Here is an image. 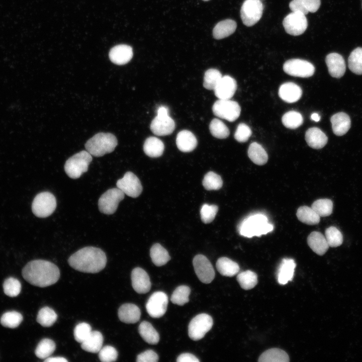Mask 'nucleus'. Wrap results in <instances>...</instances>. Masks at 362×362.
<instances>
[{"instance_id":"obj_1","label":"nucleus","mask_w":362,"mask_h":362,"mask_svg":"<svg viewBox=\"0 0 362 362\" xmlns=\"http://www.w3.org/2000/svg\"><path fill=\"white\" fill-rule=\"evenodd\" d=\"M22 273L24 279L30 284L42 288L55 284L60 277L58 267L53 263L42 259L29 262Z\"/></svg>"},{"instance_id":"obj_2","label":"nucleus","mask_w":362,"mask_h":362,"mask_svg":"<svg viewBox=\"0 0 362 362\" xmlns=\"http://www.w3.org/2000/svg\"><path fill=\"white\" fill-rule=\"evenodd\" d=\"M68 262L71 267L79 272L97 273L106 266L107 257L105 253L100 248L87 246L72 254Z\"/></svg>"},{"instance_id":"obj_3","label":"nucleus","mask_w":362,"mask_h":362,"mask_svg":"<svg viewBox=\"0 0 362 362\" xmlns=\"http://www.w3.org/2000/svg\"><path fill=\"white\" fill-rule=\"evenodd\" d=\"M273 228V225L268 223L265 215L257 214L245 219L239 225L238 231L241 235L251 238L266 234L272 231Z\"/></svg>"},{"instance_id":"obj_4","label":"nucleus","mask_w":362,"mask_h":362,"mask_svg":"<svg viewBox=\"0 0 362 362\" xmlns=\"http://www.w3.org/2000/svg\"><path fill=\"white\" fill-rule=\"evenodd\" d=\"M118 144L115 136L110 133H99L90 138L85 147L92 155L100 157L113 151Z\"/></svg>"},{"instance_id":"obj_5","label":"nucleus","mask_w":362,"mask_h":362,"mask_svg":"<svg viewBox=\"0 0 362 362\" xmlns=\"http://www.w3.org/2000/svg\"><path fill=\"white\" fill-rule=\"evenodd\" d=\"M92 156L87 151L82 150L69 157L64 164L66 173L72 179L80 177L87 171L92 160Z\"/></svg>"},{"instance_id":"obj_6","label":"nucleus","mask_w":362,"mask_h":362,"mask_svg":"<svg viewBox=\"0 0 362 362\" xmlns=\"http://www.w3.org/2000/svg\"><path fill=\"white\" fill-rule=\"evenodd\" d=\"M168 109L165 106L159 107L157 116L150 124L151 131L156 135L165 136L172 133L175 127L174 120L168 115Z\"/></svg>"},{"instance_id":"obj_7","label":"nucleus","mask_w":362,"mask_h":362,"mask_svg":"<svg viewBox=\"0 0 362 362\" xmlns=\"http://www.w3.org/2000/svg\"><path fill=\"white\" fill-rule=\"evenodd\" d=\"M56 207L55 196L48 192L37 194L32 204V210L34 214L40 218H46L51 215Z\"/></svg>"},{"instance_id":"obj_8","label":"nucleus","mask_w":362,"mask_h":362,"mask_svg":"<svg viewBox=\"0 0 362 362\" xmlns=\"http://www.w3.org/2000/svg\"><path fill=\"white\" fill-rule=\"evenodd\" d=\"M213 324L211 316L206 313L199 314L194 317L189 324V336L193 340H199L210 331Z\"/></svg>"},{"instance_id":"obj_9","label":"nucleus","mask_w":362,"mask_h":362,"mask_svg":"<svg viewBox=\"0 0 362 362\" xmlns=\"http://www.w3.org/2000/svg\"><path fill=\"white\" fill-rule=\"evenodd\" d=\"M212 111L216 116L233 122L240 116L241 108L235 101L230 99H219L213 104Z\"/></svg>"},{"instance_id":"obj_10","label":"nucleus","mask_w":362,"mask_h":362,"mask_svg":"<svg viewBox=\"0 0 362 362\" xmlns=\"http://www.w3.org/2000/svg\"><path fill=\"white\" fill-rule=\"evenodd\" d=\"M263 6L260 0H245L240 10V16L244 25L250 27L261 18Z\"/></svg>"},{"instance_id":"obj_11","label":"nucleus","mask_w":362,"mask_h":362,"mask_svg":"<svg viewBox=\"0 0 362 362\" xmlns=\"http://www.w3.org/2000/svg\"><path fill=\"white\" fill-rule=\"evenodd\" d=\"M125 194L119 189L113 188L107 190L100 198L98 201L99 210L103 214H114L119 202L124 198Z\"/></svg>"},{"instance_id":"obj_12","label":"nucleus","mask_w":362,"mask_h":362,"mask_svg":"<svg viewBox=\"0 0 362 362\" xmlns=\"http://www.w3.org/2000/svg\"><path fill=\"white\" fill-rule=\"evenodd\" d=\"M283 70L290 75L305 78L314 74L315 67L309 61L297 58L286 61L283 65Z\"/></svg>"},{"instance_id":"obj_13","label":"nucleus","mask_w":362,"mask_h":362,"mask_svg":"<svg viewBox=\"0 0 362 362\" xmlns=\"http://www.w3.org/2000/svg\"><path fill=\"white\" fill-rule=\"evenodd\" d=\"M306 15L298 12H292L283 21L286 32L293 36L302 34L307 29L308 22Z\"/></svg>"},{"instance_id":"obj_14","label":"nucleus","mask_w":362,"mask_h":362,"mask_svg":"<svg viewBox=\"0 0 362 362\" xmlns=\"http://www.w3.org/2000/svg\"><path fill=\"white\" fill-rule=\"evenodd\" d=\"M168 301V297L165 293L155 292L149 297L146 304V311L151 317L160 318L166 312Z\"/></svg>"},{"instance_id":"obj_15","label":"nucleus","mask_w":362,"mask_h":362,"mask_svg":"<svg viewBox=\"0 0 362 362\" xmlns=\"http://www.w3.org/2000/svg\"><path fill=\"white\" fill-rule=\"evenodd\" d=\"M195 272L201 282L210 283L214 279L215 271L212 263L204 255H196L193 260Z\"/></svg>"},{"instance_id":"obj_16","label":"nucleus","mask_w":362,"mask_h":362,"mask_svg":"<svg viewBox=\"0 0 362 362\" xmlns=\"http://www.w3.org/2000/svg\"><path fill=\"white\" fill-rule=\"evenodd\" d=\"M117 187L126 195L136 198L142 191V187L138 177L131 171H128L123 177L117 180Z\"/></svg>"},{"instance_id":"obj_17","label":"nucleus","mask_w":362,"mask_h":362,"mask_svg":"<svg viewBox=\"0 0 362 362\" xmlns=\"http://www.w3.org/2000/svg\"><path fill=\"white\" fill-rule=\"evenodd\" d=\"M132 286L134 290L139 294L148 292L151 286L150 278L147 273L142 268H134L131 272Z\"/></svg>"},{"instance_id":"obj_18","label":"nucleus","mask_w":362,"mask_h":362,"mask_svg":"<svg viewBox=\"0 0 362 362\" xmlns=\"http://www.w3.org/2000/svg\"><path fill=\"white\" fill-rule=\"evenodd\" d=\"M237 89L236 80L229 75L222 76L214 89L219 99H230Z\"/></svg>"},{"instance_id":"obj_19","label":"nucleus","mask_w":362,"mask_h":362,"mask_svg":"<svg viewBox=\"0 0 362 362\" xmlns=\"http://www.w3.org/2000/svg\"><path fill=\"white\" fill-rule=\"evenodd\" d=\"M325 62L329 73L333 77L339 78L344 74L345 62L340 54L337 53H329L326 57Z\"/></svg>"},{"instance_id":"obj_20","label":"nucleus","mask_w":362,"mask_h":362,"mask_svg":"<svg viewBox=\"0 0 362 362\" xmlns=\"http://www.w3.org/2000/svg\"><path fill=\"white\" fill-rule=\"evenodd\" d=\"M133 55L131 46L121 44L113 47L110 51L109 56L110 60L117 65H124L129 62Z\"/></svg>"},{"instance_id":"obj_21","label":"nucleus","mask_w":362,"mask_h":362,"mask_svg":"<svg viewBox=\"0 0 362 362\" xmlns=\"http://www.w3.org/2000/svg\"><path fill=\"white\" fill-rule=\"evenodd\" d=\"M296 264L292 258H283L278 268L276 277L278 283L285 285L292 280Z\"/></svg>"},{"instance_id":"obj_22","label":"nucleus","mask_w":362,"mask_h":362,"mask_svg":"<svg viewBox=\"0 0 362 362\" xmlns=\"http://www.w3.org/2000/svg\"><path fill=\"white\" fill-rule=\"evenodd\" d=\"M279 96L284 101L288 103H293L301 98L302 90L297 84L287 82L283 83L279 89Z\"/></svg>"},{"instance_id":"obj_23","label":"nucleus","mask_w":362,"mask_h":362,"mask_svg":"<svg viewBox=\"0 0 362 362\" xmlns=\"http://www.w3.org/2000/svg\"><path fill=\"white\" fill-rule=\"evenodd\" d=\"M118 315L120 320L124 323H135L140 320L141 311L137 305L132 303H126L120 307Z\"/></svg>"},{"instance_id":"obj_24","label":"nucleus","mask_w":362,"mask_h":362,"mask_svg":"<svg viewBox=\"0 0 362 362\" xmlns=\"http://www.w3.org/2000/svg\"><path fill=\"white\" fill-rule=\"evenodd\" d=\"M333 133L337 136L346 134L350 128L351 121L349 116L343 112L334 114L330 118Z\"/></svg>"},{"instance_id":"obj_25","label":"nucleus","mask_w":362,"mask_h":362,"mask_svg":"<svg viewBox=\"0 0 362 362\" xmlns=\"http://www.w3.org/2000/svg\"><path fill=\"white\" fill-rule=\"evenodd\" d=\"M178 149L183 152H191L197 145V140L191 131L184 130L178 132L176 138Z\"/></svg>"},{"instance_id":"obj_26","label":"nucleus","mask_w":362,"mask_h":362,"mask_svg":"<svg viewBox=\"0 0 362 362\" xmlns=\"http://www.w3.org/2000/svg\"><path fill=\"white\" fill-rule=\"evenodd\" d=\"M305 140L310 147L321 149L327 144L328 138L319 128L312 127L306 131Z\"/></svg>"},{"instance_id":"obj_27","label":"nucleus","mask_w":362,"mask_h":362,"mask_svg":"<svg viewBox=\"0 0 362 362\" xmlns=\"http://www.w3.org/2000/svg\"><path fill=\"white\" fill-rule=\"evenodd\" d=\"M307 243L311 249L319 255L324 254L329 247L325 237L318 231H313L309 235Z\"/></svg>"},{"instance_id":"obj_28","label":"nucleus","mask_w":362,"mask_h":362,"mask_svg":"<svg viewBox=\"0 0 362 362\" xmlns=\"http://www.w3.org/2000/svg\"><path fill=\"white\" fill-rule=\"evenodd\" d=\"M320 0H292L289 7L292 12H298L305 15L308 13H315L319 8Z\"/></svg>"},{"instance_id":"obj_29","label":"nucleus","mask_w":362,"mask_h":362,"mask_svg":"<svg viewBox=\"0 0 362 362\" xmlns=\"http://www.w3.org/2000/svg\"><path fill=\"white\" fill-rule=\"evenodd\" d=\"M103 336L98 331H92L89 336L81 343V348L87 352H99L102 347Z\"/></svg>"},{"instance_id":"obj_30","label":"nucleus","mask_w":362,"mask_h":362,"mask_svg":"<svg viewBox=\"0 0 362 362\" xmlns=\"http://www.w3.org/2000/svg\"><path fill=\"white\" fill-rule=\"evenodd\" d=\"M237 24L235 21L226 19L218 23L213 30V35L216 39H221L232 34L236 30Z\"/></svg>"},{"instance_id":"obj_31","label":"nucleus","mask_w":362,"mask_h":362,"mask_svg":"<svg viewBox=\"0 0 362 362\" xmlns=\"http://www.w3.org/2000/svg\"><path fill=\"white\" fill-rule=\"evenodd\" d=\"M216 266L219 273L225 277H233L237 274L240 269L237 263L226 257H220Z\"/></svg>"},{"instance_id":"obj_32","label":"nucleus","mask_w":362,"mask_h":362,"mask_svg":"<svg viewBox=\"0 0 362 362\" xmlns=\"http://www.w3.org/2000/svg\"><path fill=\"white\" fill-rule=\"evenodd\" d=\"M164 145L163 142L155 137L147 138L144 143L143 150L145 153L150 157H158L163 152Z\"/></svg>"},{"instance_id":"obj_33","label":"nucleus","mask_w":362,"mask_h":362,"mask_svg":"<svg viewBox=\"0 0 362 362\" xmlns=\"http://www.w3.org/2000/svg\"><path fill=\"white\" fill-rule=\"evenodd\" d=\"M140 335L143 340L150 344H156L159 340V335L149 322L142 321L138 327Z\"/></svg>"},{"instance_id":"obj_34","label":"nucleus","mask_w":362,"mask_h":362,"mask_svg":"<svg viewBox=\"0 0 362 362\" xmlns=\"http://www.w3.org/2000/svg\"><path fill=\"white\" fill-rule=\"evenodd\" d=\"M248 156L255 164L262 165L268 160V155L263 147L257 142L251 143L248 149Z\"/></svg>"},{"instance_id":"obj_35","label":"nucleus","mask_w":362,"mask_h":362,"mask_svg":"<svg viewBox=\"0 0 362 362\" xmlns=\"http://www.w3.org/2000/svg\"><path fill=\"white\" fill-rule=\"evenodd\" d=\"M289 356L284 350L273 348L264 351L259 357V362H288Z\"/></svg>"},{"instance_id":"obj_36","label":"nucleus","mask_w":362,"mask_h":362,"mask_svg":"<svg viewBox=\"0 0 362 362\" xmlns=\"http://www.w3.org/2000/svg\"><path fill=\"white\" fill-rule=\"evenodd\" d=\"M150 255L153 263L157 266L165 264L170 259L168 251L159 243L152 246Z\"/></svg>"},{"instance_id":"obj_37","label":"nucleus","mask_w":362,"mask_h":362,"mask_svg":"<svg viewBox=\"0 0 362 362\" xmlns=\"http://www.w3.org/2000/svg\"><path fill=\"white\" fill-rule=\"evenodd\" d=\"M296 215L299 221L308 225L317 224L320 219V217L311 207L306 206L299 207Z\"/></svg>"},{"instance_id":"obj_38","label":"nucleus","mask_w":362,"mask_h":362,"mask_svg":"<svg viewBox=\"0 0 362 362\" xmlns=\"http://www.w3.org/2000/svg\"><path fill=\"white\" fill-rule=\"evenodd\" d=\"M55 348L56 345L53 340L49 338H44L38 344L35 353L38 358L46 359L53 353Z\"/></svg>"},{"instance_id":"obj_39","label":"nucleus","mask_w":362,"mask_h":362,"mask_svg":"<svg viewBox=\"0 0 362 362\" xmlns=\"http://www.w3.org/2000/svg\"><path fill=\"white\" fill-rule=\"evenodd\" d=\"M237 280L240 287L245 290L253 288L258 282L256 274L250 270L238 274L237 276Z\"/></svg>"},{"instance_id":"obj_40","label":"nucleus","mask_w":362,"mask_h":362,"mask_svg":"<svg viewBox=\"0 0 362 362\" xmlns=\"http://www.w3.org/2000/svg\"><path fill=\"white\" fill-rule=\"evenodd\" d=\"M57 319V314L52 309L44 307L39 311L36 320L41 325L47 327L51 326Z\"/></svg>"},{"instance_id":"obj_41","label":"nucleus","mask_w":362,"mask_h":362,"mask_svg":"<svg viewBox=\"0 0 362 362\" xmlns=\"http://www.w3.org/2000/svg\"><path fill=\"white\" fill-rule=\"evenodd\" d=\"M348 66L353 73L362 74V47H357L351 52L348 58Z\"/></svg>"},{"instance_id":"obj_42","label":"nucleus","mask_w":362,"mask_h":362,"mask_svg":"<svg viewBox=\"0 0 362 362\" xmlns=\"http://www.w3.org/2000/svg\"><path fill=\"white\" fill-rule=\"evenodd\" d=\"M282 122L286 128L295 129L303 124V118L300 113L295 111H290L283 116Z\"/></svg>"},{"instance_id":"obj_43","label":"nucleus","mask_w":362,"mask_h":362,"mask_svg":"<svg viewBox=\"0 0 362 362\" xmlns=\"http://www.w3.org/2000/svg\"><path fill=\"white\" fill-rule=\"evenodd\" d=\"M190 288L185 285L177 287L171 295L170 300L174 304L183 306L189 301Z\"/></svg>"},{"instance_id":"obj_44","label":"nucleus","mask_w":362,"mask_h":362,"mask_svg":"<svg viewBox=\"0 0 362 362\" xmlns=\"http://www.w3.org/2000/svg\"><path fill=\"white\" fill-rule=\"evenodd\" d=\"M311 208L320 217H327L332 212L333 203L328 199H318L313 203Z\"/></svg>"},{"instance_id":"obj_45","label":"nucleus","mask_w":362,"mask_h":362,"mask_svg":"<svg viewBox=\"0 0 362 362\" xmlns=\"http://www.w3.org/2000/svg\"><path fill=\"white\" fill-rule=\"evenodd\" d=\"M23 319V316L20 313L15 311H9L3 314L0 322L4 327L14 328L20 324Z\"/></svg>"},{"instance_id":"obj_46","label":"nucleus","mask_w":362,"mask_h":362,"mask_svg":"<svg viewBox=\"0 0 362 362\" xmlns=\"http://www.w3.org/2000/svg\"><path fill=\"white\" fill-rule=\"evenodd\" d=\"M209 129L212 135L218 139H225L230 134L227 126L221 120L215 118L210 122Z\"/></svg>"},{"instance_id":"obj_47","label":"nucleus","mask_w":362,"mask_h":362,"mask_svg":"<svg viewBox=\"0 0 362 362\" xmlns=\"http://www.w3.org/2000/svg\"><path fill=\"white\" fill-rule=\"evenodd\" d=\"M202 184L207 190H218L222 188L223 181L219 175L213 171H209L205 175Z\"/></svg>"},{"instance_id":"obj_48","label":"nucleus","mask_w":362,"mask_h":362,"mask_svg":"<svg viewBox=\"0 0 362 362\" xmlns=\"http://www.w3.org/2000/svg\"><path fill=\"white\" fill-rule=\"evenodd\" d=\"M222 76L221 72L216 69L211 68L207 70L204 74V87L209 90H214Z\"/></svg>"},{"instance_id":"obj_49","label":"nucleus","mask_w":362,"mask_h":362,"mask_svg":"<svg viewBox=\"0 0 362 362\" xmlns=\"http://www.w3.org/2000/svg\"><path fill=\"white\" fill-rule=\"evenodd\" d=\"M325 237L329 247H336L343 242L341 232L334 226H330L325 230Z\"/></svg>"},{"instance_id":"obj_50","label":"nucleus","mask_w":362,"mask_h":362,"mask_svg":"<svg viewBox=\"0 0 362 362\" xmlns=\"http://www.w3.org/2000/svg\"><path fill=\"white\" fill-rule=\"evenodd\" d=\"M3 289L6 295L11 297H15L20 294L21 284L18 280L10 277L4 281Z\"/></svg>"},{"instance_id":"obj_51","label":"nucleus","mask_w":362,"mask_h":362,"mask_svg":"<svg viewBox=\"0 0 362 362\" xmlns=\"http://www.w3.org/2000/svg\"><path fill=\"white\" fill-rule=\"evenodd\" d=\"M218 211V207L215 205L204 204L200 210L201 219L205 224L211 223L214 219Z\"/></svg>"},{"instance_id":"obj_52","label":"nucleus","mask_w":362,"mask_h":362,"mask_svg":"<svg viewBox=\"0 0 362 362\" xmlns=\"http://www.w3.org/2000/svg\"><path fill=\"white\" fill-rule=\"evenodd\" d=\"M92 330L90 325L85 322L78 324L74 329V337L76 341L81 343L89 336Z\"/></svg>"},{"instance_id":"obj_53","label":"nucleus","mask_w":362,"mask_h":362,"mask_svg":"<svg viewBox=\"0 0 362 362\" xmlns=\"http://www.w3.org/2000/svg\"><path fill=\"white\" fill-rule=\"evenodd\" d=\"M99 357L102 362L115 361L117 359L118 352L114 347L106 345L102 347L99 351Z\"/></svg>"},{"instance_id":"obj_54","label":"nucleus","mask_w":362,"mask_h":362,"mask_svg":"<svg viewBox=\"0 0 362 362\" xmlns=\"http://www.w3.org/2000/svg\"><path fill=\"white\" fill-rule=\"evenodd\" d=\"M250 127L244 123H240L234 134V138L239 142H246L251 135Z\"/></svg>"},{"instance_id":"obj_55","label":"nucleus","mask_w":362,"mask_h":362,"mask_svg":"<svg viewBox=\"0 0 362 362\" xmlns=\"http://www.w3.org/2000/svg\"><path fill=\"white\" fill-rule=\"evenodd\" d=\"M157 354L152 350H147L137 356V362H157L158 360Z\"/></svg>"},{"instance_id":"obj_56","label":"nucleus","mask_w":362,"mask_h":362,"mask_svg":"<svg viewBox=\"0 0 362 362\" xmlns=\"http://www.w3.org/2000/svg\"><path fill=\"white\" fill-rule=\"evenodd\" d=\"M177 362H199V359L194 355L190 353L180 354L177 358Z\"/></svg>"},{"instance_id":"obj_57","label":"nucleus","mask_w":362,"mask_h":362,"mask_svg":"<svg viewBox=\"0 0 362 362\" xmlns=\"http://www.w3.org/2000/svg\"><path fill=\"white\" fill-rule=\"evenodd\" d=\"M46 362H67L68 360L63 357H51L44 359Z\"/></svg>"},{"instance_id":"obj_58","label":"nucleus","mask_w":362,"mask_h":362,"mask_svg":"<svg viewBox=\"0 0 362 362\" xmlns=\"http://www.w3.org/2000/svg\"><path fill=\"white\" fill-rule=\"evenodd\" d=\"M311 119L315 122H318L320 120V116L318 114L314 113L311 115Z\"/></svg>"},{"instance_id":"obj_59","label":"nucleus","mask_w":362,"mask_h":362,"mask_svg":"<svg viewBox=\"0 0 362 362\" xmlns=\"http://www.w3.org/2000/svg\"><path fill=\"white\" fill-rule=\"evenodd\" d=\"M204 1H209V0H204Z\"/></svg>"}]
</instances>
